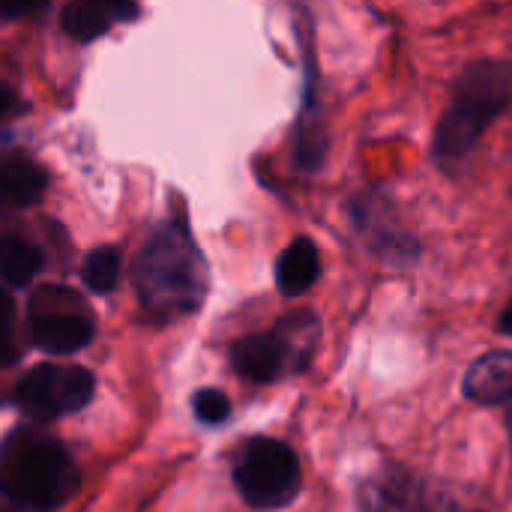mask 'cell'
Returning a JSON list of instances; mask_svg holds the SVG:
<instances>
[{
  "label": "cell",
  "instance_id": "obj_11",
  "mask_svg": "<svg viewBox=\"0 0 512 512\" xmlns=\"http://www.w3.org/2000/svg\"><path fill=\"white\" fill-rule=\"evenodd\" d=\"M321 273L318 249L309 237H297L276 261V285L285 297L306 294Z\"/></svg>",
  "mask_w": 512,
  "mask_h": 512
},
{
  "label": "cell",
  "instance_id": "obj_7",
  "mask_svg": "<svg viewBox=\"0 0 512 512\" xmlns=\"http://www.w3.org/2000/svg\"><path fill=\"white\" fill-rule=\"evenodd\" d=\"M93 390L96 381L84 366L42 363L18 381L15 399L33 420H54L81 411L90 402Z\"/></svg>",
  "mask_w": 512,
  "mask_h": 512
},
{
  "label": "cell",
  "instance_id": "obj_8",
  "mask_svg": "<svg viewBox=\"0 0 512 512\" xmlns=\"http://www.w3.org/2000/svg\"><path fill=\"white\" fill-rule=\"evenodd\" d=\"M360 512H471L441 489H429L411 477L366 480L360 489Z\"/></svg>",
  "mask_w": 512,
  "mask_h": 512
},
{
  "label": "cell",
  "instance_id": "obj_4",
  "mask_svg": "<svg viewBox=\"0 0 512 512\" xmlns=\"http://www.w3.org/2000/svg\"><path fill=\"white\" fill-rule=\"evenodd\" d=\"M321 339V321L312 312H297L285 318L270 333H252L234 342L231 363L240 378L252 384H273L291 372H300Z\"/></svg>",
  "mask_w": 512,
  "mask_h": 512
},
{
  "label": "cell",
  "instance_id": "obj_20",
  "mask_svg": "<svg viewBox=\"0 0 512 512\" xmlns=\"http://www.w3.org/2000/svg\"><path fill=\"white\" fill-rule=\"evenodd\" d=\"M501 330L512 336V303L507 306V309H504V315H501Z\"/></svg>",
  "mask_w": 512,
  "mask_h": 512
},
{
  "label": "cell",
  "instance_id": "obj_18",
  "mask_svg": "<svg viewBox=\"0 0 512 512\" xmlns=\"http://www.w3.org/2000/svg\"><path fill=\"white\" fill-rule=\"evenodd\" d=\"M39 9H42V3H15V6H6V3H0V15H6V18L30 15V12H39Z\"/></svg>",
  "mask_w": 512,
  "mask_h": 512
},
{
  "label": "cell",
  "instance_id": "obj_13",
  "mask_svg": "<svg viewBox=\"0 0 512 512\" xmlns=\"http://www.w3.org/2000/svg\"><path fill=\"white\" fill-rule=\"evenodd\" d=\"M60 24L72 39L90 42L111 27V15L105 12L102 3H69L60 15Z\"/></svg>",
  "mask_w": 512,
  "mask_h": 512
},
{
  "label": "cell",
  "instance_id": "obj_5",
  "mask_svg": "<svg viewBox=\"0 0 512 512\" xmlns=\"http://www.w3.org/2000/svg\"><path fill=\"white\" fill-rule=\"evenodd\" d=\"M234 486L252 510H282L300 492V462L276 438H252L234 462Z\"/></svg>",
  "mask_w": 512,
  "mask_h": 512
},
{
  "label": "cell",
  "instance_id": "obj_16",
  "mask_svg": "<svg viewBox=\"0 0 512 512\" xmlns=\"http://www.w3.org/2000/svg\"><path fill=\"white\" fill-rule=\"evenodd\" d=\"M12 318H15V303L6 288H0V363L15 360V345H12Z\"/></svg>",
  "mask_w": 512,
  "mask_h": 512
},
{
  "label": "cell",
  "instance_id": "obj_1",
  "mask_svg": "<svg viewBox=\"0 0 512 512\" xmlns=\"http://www.w3.org/2000/svg\"><path fill=\"white\" fill-rule=\"evenodd\" d=\"M78 489L72 456L54 438L12 429L0 444V492L21 510H60Z\"/></svg>",
  "mask_w": 512,
  "mask_h": 512
},
{
  "label": "cell",
  "instance_id": "obj_9",
  "mask_svg": "<svg viewBox=\"0 0 512 512\" xmlns=\"http://www.w3.org/2000/svg\"><path fill=\"white\" fill-rule=\"evenodd\" d=\"M462 393L477 405H510L512 402V351H489L471 363L462 381Z\"/></svg>",
  "mask_w": 512,
  "mask_h": 512
},
{
  "label": "cell",
  "instance_id": "obj_3",
  "mask_svg": "<svg viewBox=\"0 0 512 512\" xmlns=\"http://www.w3.org/2000/svg\"><path fill=\"white\" fill-rule=\"evenodd\" d=\"M512 102L510 60H477L459 81L456 93L435 126V159L444 168H456L471 156L492 120Z\"/></svg>",
  "mask_w": 512,
  "mask_h": 512
},
{
  "label": "cell",
  "instance_id": "obj_12",
  "mask_svg": "<svg viewBox=\"0 0 512 512\" xmlns=\"http://www.w3.org/2000/svg\"><path fill=\"white\" fill-rule=\"evenodd\" d=\"M39 270H42V252L33 243H27L21 237L0 234V279L3 282L24 285Z\"/></svg>",
  "mask_w": 512,
  "mask_h": 512
},
{
  "label": "cell",
  "instance_id": "obj_15",
  "mask_svg": "<svg viewBox=\"0 0 512 512\" xmlns=\"http://www.w3.org/2000/svg\"><path fill=\"white\" fill-rule=\"evenodd\" d=\"M192 408H195V417L201 423H210V426L228 420V414H231V402L219 390H198L192 399Z\"/></svg>",
  "mask_w": 512,
  "mask_h": 512
},
{
  "label": "cell",
  "instance_id": "obj_19",
  "mask_svg": "<svg viewBox=\"0 0 512 512\" xmlns=\"http://www.w3.org/2000/svg\"><path fill=\"white\" fill-rule=\"evenodd\" d=\"M12 111H15V96H12V90H9V87H3V84H0V123H3Z\"/></svg>",
  "mask_w": 512,
  "mask_h": 512
},
{
  "label": "cell",
  "instance_id": "obj_21",
  "mask_svg": "<svg viewBox=\"0 0 512 512\" xmlns=\"http://www.w3.org/2000/svg\"><path fill=\"white\" fill-rule=\"evenodd\" d=\"M507 429H510V456H512V408L507 411Z\"/></svg>",
  "mask_w": 512,
  "mask_h": 512
},
{
  "label": "cell",
  "instance_id": "obj_2",
  "mask_svg": "<svg viewBox=\"0 0 512 512\" xmlns=\"http://www.w3.org/2000/svg\"><path fill=\"white\" fill-rule=\"evenodd\" d=\"M141 303L156 315H189L204 303L207 267L183 222H171L150 237L135 264Z\"/></svg>",
  "mask_w": 512,
  "mask_h": 512
},
{
  "label": "cell",
  "instance_id": "obj_10",
  "mask_svg": "<svg viewBox=\"0 0 512 512\" xmlns=\"http://www.w3.org/2000/svg\"><path fill=\"white\" fill-rule=\"evenodd\" d=\"M45 171L21 156V153H9L0 156V204L3 207H30L42 198L45 192Z\"/></svg>",
  "mask_w": 512,
  "mask_h": 512
},
{
  "label": "cell",
  "instance_id": "obj_17",
  "mask_svg": "<svg viewBox=\"0 0 512 512\" xmlns=\"http://www.w3.org/2000/svg\"><path fill=\"white\" fill-rule=\"evenodd\" d=\"M102 6H105V12H108L111 18H117V21L135 18V15H138V6H135V3H102Z\"/></svg>",
  "mask_w": 512,
  "mask_h": 512
},
{
  "label": "cell",
  "instance_id": "obj_6",
  "mask_svg": "<svg viewBox=\"0 0 512 512\" xmlns=\"http://www.w3.org/2000/svg\"><path fill=\"white\" fill-rule=\"evenodd\" d=\"M27 309H30V336L42 351L75 354L84 345H90L96 324L75 291L63 285L36 288Z\"/></svg>",
  "mask_w": 512,
  "mask_h": 512
},
{
  "label": "cell",
  "instance_id": "obj_14",
  "mask_svg": "<svg viewBox=\"0 0 512 512\" xmlns=\"http://www.w3.org/2000/svg\"><path fill=\"white\" fill-rule=\"evenodd\" d=\"M81 279L90 291L96 294H108L117 279H120V252L114 246H99L87 255L84 267H81Z\"/></svg>",
  "mask_w": 512,
  "mask_h": 512
}]
</instances>
